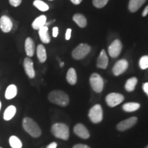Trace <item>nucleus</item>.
Returning <instances> with one entry per match:
<instances>
[{"instance_id": "nucleus-6", "label": "nucleus", "mask_w": 148, "mask_h": 148, "mask_svg": "<svg viewBox=\"0 0 148 148\" xmlns=\"http://www.w3.org/2000/svg\"><path fill=\"white\" fill-rule=\"evenodd\" d=\"M90 86L94 91L101 92L103 88V79L100 75L98 73H92L90 77Z\"/></svg>"}, {"instance_id": "nucleus-22", "label": "nucleus", "mask_w": 148, "mask_h": 148, "mask_svg": "<svg viewBox=\"0 0 148 148\" xmlns=\"http://www.w3.org/2000/svg\"><path fill=\"white\" fill-rule=\"evenodd\" d=\"M16 112V108L14 106H9L8 108L5 109L4 111V113H3V119L5 121H10V119H12L14 117V116L15 115Z\"/></svg>"}, {"instance_id": "nucleus-9", "label": "nucleus", "mask_w": 148, "mask_h": 148, "mask_svg": "<svg viewBox=\"0 0 148 148\" xmlns=\"http://www.w3.org/2000/svg\"><path fill=\"white\" fill-rule=\"evenodd\" d=\"M122 43L119 40H114L108 47V53L112 58H116L121 53Z\"/></svg>"}, {"instance_id": "nucleus-10", "label": "nucleus", "mask_w": 148, "mask_h": 148, "mask_svg": "<svg viewBox=\"0 0 148 148\" xmlns=\"http://www.w3.org/2000/svg\"><path fill=\"white\" fill-rule=\"evenodd\" d=\"M137 118L136 116H132V117L129 118L125 120H123L121 122H119L116 125V128L119 131H125L126 130H128L131 127L134 126L137 122Z\"/></svg>"}, {"instance_id": "nucleus-12", "label": "nucleus", "mask_w": 148, "mask_h": 148, "mask_svg": "<svg viewBox=\"0 0 148 148\" xmlns=\"http://www.w3.org/2000/svg\"><path fill=\"white\" fill-rule=\"evenodd\" d=\"M23 66L27 76L30 78H34L35 77V71L32 60L29 58H25L23 61Z\"/></svg>"}, {"instance_id": "nucleus-34", "label": "nucleus", "mask_w": 148, "mask_h": 148, "mask_svg": "<svg viewBox=\"0 0 148 148\" xmlns=\"http://www.w3.org/2000/svg\"><path fill=\"white\" fill-rule=\"evenodd\" d=\"M143 89L148 96V82H145L143 84Z\"/></svg>"}, {"instance_id": "nucleus-2", "label": "nucleus", "mask_w": 148, "mask_h": 148, "mask_svg": "<svg viewBox=\"0 0 148 148\" xmlns=\"http://www.w3.org/2000/svg\"><path fill=\"white\" fill-rule=\"evenodd\" d=\"M23 127L24 130L32 137L37 138L41 135V130L39 125L31 118H24L23 120Z\"/></svg>"}, {"instance_id": "nucleus-40", "label": "nucleus", "mask_w": 148, "mask_h": 148, "mask_svg": "<svg viewBox=\"0 0 148 148\" xmlns=\"http://www.w3.org/2000/svg\"><path fill=\"white\" fill-rule=\"evenodd\" d=\"M145 148H148V145H147V147H146Z\"/></svg>"}, {"instance_id": "nucleus-28", "label": "nucleus", "mask_w": 148, "mask_h": 148, "mask_svg": "<svg viewBox=\"0 0 148 148\" xmlns=\"http://www.w3.org/2000/svg\"><path fill=\"white\" fill-rule=\"evenodd\" d=\"M139 66L141 69H146L148 68V56H143L139 60Z\"/></svg>"}, {"instance_id": "nucleus-5", "label": "nucleus", "mask_w": 148, "mask_h": 148, "mask_svg": "<svg viewBox=\"0 0 148 148\" xmlns=\"http://www.w3.org/2000/svg\"><path fill=\"white\" fill-rule=\"evenodd\" d=\"M88 117L92 123H100L103 119V110L100 104H95L88 112Z\"/></svg>"}, {"instance_id": "nucleus-4", "label": "nucleus", "mask_w": 148, "mask_h": 148, "mask_svg": "<svg viewBox=\"0 0 148 148\" xmlns=\"http://www.w3.org/2000/svg\"><path fill=\"white\" fill-rule=\"evenodd\" d=\"M91 47L86 43H81L72 51V57L75 60H81L90 53Z\"/></svg>"}, {"instance_id": "nucleus-30", "label": "nucleus", "mask_w": 148, "mask_h": 148, "mask_svg": "<svg viewBox=\"0 0 148 148\" xmlns=\"http://www.w3.org/2000/svg\"><path fill=\"white\" fill-rule=\"evenodd\" d=\"M22 0H9L10 5L14 7H17L21 3Z\"/></svg>"}, {"instance_id": "nucleus-14", "label": "nucleus", "mask_w": 148, "mask_h": 148, "mask_svg": "<svg viewBox=\"0 0 148 148\" xmlns=\"http://www.w3.org/2000/svg\"><path fill=\"white\" fill-rule=\"evenodd\" d=\"M108 58L104 49H102L99 53V57L97 61V66L100 69H106L108 66Z\"/></svg>"}, {"instance_id": "nucleus-19", "label": "nucleus", "mask_w": 148, "mask_h": 148, "mask_svg": "<svg viewBox=\"0 0 148 148\" xmlns=\"http://www.w3.org/2000/svg\"><path fill=\"white\" fill-rule=\"evenodd\" d=\"M73 20L79 27H85L87 25V21L85 16L82 14H75L73 16Z\"/></svg>"}, {"instance_id": "nucleus-16", "label": "nucleus", "mask_w": 148, "mask_h": 148, "mask_svg": "<svg viewBox=\"0 0 148 148\" xmlns=\"http://www.w3.org/2000/svg\"><path fill=\"white\" fill-rule=\"evenodd\" d=\"M38 34H39L40 38L42 42L45 44L49 43L51 38L49 33H48V27L47 25H45L38 29Z\"/></svg>"}, {"instance_id": "nucleus-8", "label": "nucleus", "mask_w": 148, "mask_h": 148, "mask_svg": "<svg viewBox=\"0 0 148 148\" xmlns=\"http://www.w3.org/2000/svg\"><path fill=\"white\" fill-rule=\"evenodd\" d=\"M128 68V62L125 59H121L118 60L112 68V73L115 76L121 75Z\"/></svg>"}, {"instance_id": "nucleus-38", "label": "nucleus", "mask_w": 148, "mask_h": 148, "mask_svg": "<svg viewBox=\"0 0 148 148\" xmlns=\"http://www.w3.org/2000/svg\"><path fill=\"white\" fill-rule=\"evenodd\" d=\"M60 67H63V66H64V62H61V63L60 64Z\"/></svg>"}, {"instance_id": "nucleus-36", "label": "nucleus", "mask_w": 148, "mask_h": 148, "mask_svg": "<svg viewBox=\"0 0 148 148\" xmlns=\"http://www.w3.org/2000/svg\"><path fill=\"white\" fill-rule=\"evenodd\" d=\"M147 14H148V5H147V6H146L145 8L144 9L143 13H142V16H146L147 15Z\"/></svg>"}, {"instance_id": "nucleus-32", "label": "nucleus", "mask_w": 148, "mask_h": 148, "mask_svg": "<svg viewBox=\"0 0 148 148\" xmlns=\"http://www.w3.org/2000/svg\"><path fill=\"white\" fill-rule=\"evenodd\" d=\"M73 148H90L89 146L84 145V144H76L73 147Z\"/></svg>"}, {"instance_id": "nucleus-21", "label": "nucleus", "mask_w": 148, "mask_h": 148, "mask_svg": "<svg viewBox=\"0 0 148 148\" xmlns=\"http://www.w3.org/2000/svg\"><path fill=\"white\" fill-rule=\"evenodd\" d=\"M17 94V87L14 84H10L7 87L5 92V97L7 99H13Z\"/></svg>"}, {"instance_id": "nucleus-41", "label": "nucleus", "mask_w": 148, "mask_h": 148, "mask_svg": "<svg viewBox=\"0 0 148 148\" xmlns=\"http://www.w3.org/2000/svg\"><path fill=\"white\" fill-rule=\"evenodd\" d=\"M50 1H52V0H50Z\"/></svg>"}, {"instance_id": "nucleus-31", "label": "nucleus", "mask_w": 148, "mask_h": 148, "mask_svg": "<svg viewBox=\"0 0 148 148\" xmlns=\"http://www.w3.org/2000/svg\"><path fill=\"white\" fill-rule=\"evenodd\" d=\"M71 29H67L66 31V34H65V38L66 40H69L70 38H71Z\"/></svg>"}, {"instance_id": "nucleus-7", "label": "nucleus", "mask_w": 148, "mask_h": 148, "mask_svg": "<svg viewBox=\"0 0 148 148\" xmlns=\"http://www.w3.org/2000/svg\"><path fill=\"white\" fill-rule=\"evenodd\" d=\"M124 100V96L118 92H111L106 97L107 104L110 107H114Z\"/></svg>"}, {"instance_id": "nucleus-11", "label": "nucleus", "mask_w": 148, "mask_h": 148, "mask_svg": "<svg viewBox=\"0 0 148 148\" xmlns=\"http://www.w3.org/2000/svg\"><path fill=\"white\" fill-rule=\"evenodd\" d=\"M73 131L77 136L82 138H84V139H87L90 137L89 131L88 130L86 126L82 124V123H77V124L75 125L73 128Z\"/></svg>"}, {"instance_id": "nucleus-29", "label": "nucleus", "mask_w": 148, "mask_h": 148, "mask_svg": "<svg viewBox=\"0 0 148 148\" xmlns=\"http://www.w3.org/2000/svg\"><path fill=\"white\" fill-rule=\"evenodd\" d=\"M108 0H92V3L96 8H101L107 4Z\"/></svg>"}, {"instance_id": "nucleus-25", "label": "nucleus", "mask_w": 148, "mask_h": 148, "mask_svg": "<svg viewBox=\"0 0 148 148\" xmlns=\"http://www.w3.org/2000/svg\"><path fill=\"white\" fill-rule=\"evenodd\" d=\"M140 103L136 102H129L126 103L123 105V110L125 111V112H134V111L137 110L138 108H140Z\"/></svg>"}, {"instance_id": "nucleus-24", "label": "nucleus", "mask_w": 148, "mask_h": 148, "mask_svg": "<svg viewBox=\"0 0 148 148\" xmlns=\"http://www.w3.org/2000/svg\"><path fill=\"white\" fill-rule=\"evenodd\" d=\"M137 82H138V79L135 77H131V78L128 79L125 85V90H126L127 92L134 91Z\"/></svg>"}, {"instance_id": "nucleus-3", "label": "nucleus", "mask_w": 148, "mask_h": 148, "mask_svg": "<svg viewBox=\"0 0 148 148\" xmlns=\"http://www.w3.org/2000/svg\"><path fill=\"white\" fill-rule=\"evenodd\" d=\"M51 132L56 138L66 140L69 137V127L64 123H54L51 128Z\"/></svg>"}, {"instance_id": "nucleus-1", "label": "nucleus", "mask_w": 148, "mask_h": 148, "mask_svg": "<svg viewBox=\"0 0 148 148\" xmlns=\"http://www.w3.org/2000/svg\"><path fill=\"white\" fill-rule=\"evenodd\" d=\"M49 101L60 106H66L69 103V95L65 92L60 90H53L48 95Z\"/></svg>"}, {"instance_id": "nucleus-23", "label": "nucleus", "mask_w": 148, "mask_h": 148, "mask_svg": "<svg viewBox=\"0 0 148 148\" xmlns=\"http://www.w3.org/2000/svg\"><path fill=\"white\" fill-rule=\"evenodd\" d=\"M66 80L70 84L74 85L77 82V74L75 69L73 68H70L68 70L67 73H66Z\"/></svg>"}, {"instance_id": "nucleus-13", "label": "nucleus", "mask_w": 148, "mask_h": 148, "mask_svg": "<svg viewBox=\"0 0 148 148\" xmlns=\"http://www.w3.org/2000/svg\"><path fill=\"white\" fill-rule=\"evenodd\" d=\"M0 27L3 32H10L12 28V22L8 16L3 15L0 18Z\"/></svg>"}, {"instance_id": "nucleus-27", "label": "nucleus", "mask_w": 148, "mask_h": 148, "mask_svg": "<svg viewBox=\"0 0 148 148\" xmlns=\"http://www.w3.org/2000/svg\"><path fill=\"white\" fill-rule=\"evenodd\" d=\"M33 5L42 12H45L49 10V5L41 0H35L33 2Z\"/></svg>"}, {"instance_id": "nucleus-39", "label": "nucleus", "mask_w": 148, "mask_h": 148, "mask_svg": "<svg viewBox=\"0 0 148 148\" xmlns=\"http://www.w3.org/2000/svg\"><path fill=\"white\" fill-rule=\"evenodd\" d=\"M1 101H0V110H1Z\"/></svg>"}, {"instance_id": "nucleus-33", "label": "nucleus", "mask_w": 148, "mask_h": 148, "mask_svg": "<svg viewBox=\"0 0 148 148\" xmlns=\"http://www.w3.org/2000/svg\"><path fill=\"white\" fill-rule=\"evenodd\" d=\"M52 35L53 37H57L58 36V27H54L53 28V30H52Z\"/></svg>"}, {"instance_id": "nucleus-15", "label": "nucleus", "mask_w": 148, "mask_h": 148, "mask_svg": "<svg viewBox=\"0 0 148 148\" xmlns=\"http://www.w3.org/2000/svg\"><path fill=\"white\" fill-rule=\"evenodd\" d=\"M25 50L27 56L32 57L34 56L35 51V45L33 40L31 38H29V37L27 38L26 40H25Z\"/></svg>"}, {"instance_id": "nucleus-20", "label": "nucleus", "mask_w": 148, "mask_h": 148, "mask_svg": "<svg viewBox=\"0 0 148 148\" xmlns=\"http://www.w3.org/2000/svg\"><path fill=\"white\" fill-rule=\"evenodd\" d=\"M36 54L40 62L43 63L47 60V52L45 47L42 45H38L36 48Z\"/></svg>"}, {"instance_id": "nucleus-17", "label": "nucleus", "mask_w": 148, "mask_h": 148, "mask_svg": "<svg viewBox=\"0 0 148 148\" xmlns=\"http://www.w3.org/2000/svg\"><path fill=\"white\" fill-rule=\"evenodd\" d=\"M47 23V17L45 15H40L38 17H37L36 19L33 21L32 24V28L34 29L38 30L42 27L45 26Z\"/></svg>"}, {"instance_id": "nucleus-26", "label": "nucleus", "mask_w": 148, "mask_h": 148, "mask_svg": "<svg viewBox=\"0 0 148 148\" xmlns=\"http://www.w3.org/2000/svg\"><path fill=\"white\" fill-rule=\"evenodd\" d=\"M9 143L12 148H21L22 142L16 136H12L9 138Z\"/></svg>"}, {"instance_id": "nucleus-37", "label": "nucleus", "mask_w": 148, "mask_h": 148, "mask_svg": "<svg viewBox=\"0 0 148 148\" xmlns=\"http://www.w3.org/2000/svg\"><path fill=\"white\" fill-rule=\"evenodd\" d=\"M70 1H71V2L73 3V4H75V5H78V4H79V3H80L81 2H82V0H70Z\"/></svg>"}, {"instance_id": "nucleus-18", "label": "nucleus", "mask_w": 148, "mask_h": 148, "mask_svg": "<svg viewBox=\"0 0 148 148\" xmlns=\"http://www.w3.org/2000/svg\"><path fill=\"white\" fill-rule=\"evenodd\" d=\"M146 0H130L128 8L131 12H136L143 5Z\"/></svg>"}, {"instance_id": "nucleus-35", "label": "nucleus", "mask_w": 148, "mask_h": 148, "mask_svg": "<svg viewBox=\"0 0 148 148\" xmlns=\"http://www.w3.org/2000/svg\"><path fill=\"white\" fill-rule=\"evenodd\" d=\"M56 147L57 143H56V142H53V143L49 144V145L47 147V148H56Z\"/></svg>"}]
</instances>
